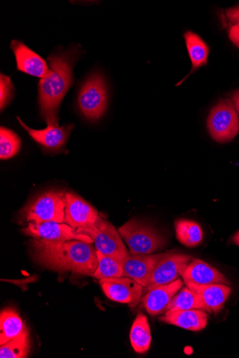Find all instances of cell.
<instances>
[{
  "label": "cell",
  "instance_id": "7402d4cb",
  "mask_svg": "<svg viewBox=\"0 0 239 358\" xmlns=\"http://www.w3.org/2000/svg\"><path fill=\"white\" fill-rule=\"evenodd\" d=\"M175 231L178 241L188 248L198 245L203 238L200 225L190 220L181 219L175 222Z\"/></svg>",
  "mask_w": 239,
  "mask_h": 358
},
{
  "label": "cell",
  "instance_id": "3957f363",
  "mask_svg": "<svg viewBox=\"0 0 239 358\" xmlns=\"http://www.w3.org/2000/svg\"><path fill=\"white\" fill-rule=\"evenodd\" d=\"M75 232L90 237L97 250L115 259L123 266L129 252L111 222L99 217L94 224L80 227Z\"/></svg>",
  "mask_w": 239,
  "mask_h": 358
},
{
  "label": "cell",
  "instance_id": "4316f807",
  "mask_svg": "<svg viewBox=\"0 0 239 358\" xmlns=\"http://www.w3.org/2000/svg\"><path fill=\"white\" fill-rule=\"evenodd\" d=\"M14 94V86L12 83L11 78L1 74L0 78V107L1 111L9 105L12 101Z\"/></svg>",
  "mask_w": 239,
  "mask_h": 358
},
{
  "label": "cell",
  "instance_id": "e0dca14e",
  "mask_svg": "<svg viewBox=\"0 0 239 358\" xmlns=\"http://www.w3.org/2000/svg\"><path fill=\"white\" fill-rule=\"evenodd\" d=\"M158 320L188 331H200L207 327L209 315L207 312L201 310H169Z\"/></svg>",
  "mask_w": 239,
  "mask_h": 358
},
{
  "label": "cell",
  "instance_id": "6da1fadb",
  "mask_svg": "<svg viewBox=\"0 0 239 358\" xmlns=\"http://www.w3.org/2000/svg\"><path fill=\"white\" fill-rule=\"evenodd\" d=\"M31 243L37 262L48 269L92 277L97 268V250L90 243L77 240L48 243L36 239Z\"/></svg>",
  "mask_w": 239,
  "mask_h": 358
},
{
  "label": "cell",
  "instance_id": "8fae6325",
  "mask_svg": "<svg viewBox=\"0 0 239 358\" xmlns=\"http://www.w3.org/2000/svg\"><path fill=\"white\" fill-rule=\"evenodd\" d=\"M65 210L63 223L75 231L80 227L94 224L100 217L97 211L88 203L72 192L64 194Z\"/></svg>",
  "mask_w": 239,
  "mask_h": 358
},
{
  "label": "cell",
  "instance_id": "2e32d148",
  "mask_svg": "<svg viewBox=\"0 0 239 358\" xmlns=\"http://www.w3.org/2000/svg\"><path fill=\"white\" fill-rule=\"evenodd\" d=\"M182 277L187 287L209 284L231 285L217 269L200 259H193Z\"/></svg>",
  "mask_w": 239,
  "mask_h": 358
},
{
  "label": "cell",
  "instance_id": "277c9868",
  "mask_svg": "<svg viewBox=\"0 0 239 358\" xmlns=\"http://www.w3.org/2000/svg\"><path fill=\"white\" fill-rule=\"evenodd\" d=\"M132 255H150L162 249L165 241L149 225L138 220H130L118 230Z\"/></svg>",
  "mask_w": 239,
  "mask_h": 358
},
{
  "label": "cell",
  "instance_id": "d4e9b609",
  "mask_svg": "<svg viewBox=\"0 0 239 358\" xmlns=\"http://www.w3.org/2000/svg\"><path fill=\"white\" fill-rule=\"evenodd\" d=\"M98 266L92 275L95 279L101 280L109 278L123 276V268L115 259L105 255L97 250Z\"/></svg>",
  "mask_w": 239,
  "mask_h": 358
},
{
  "label": "cell",
  "instance_id": "9a60e30c",
  "mask_svg": "<svg viewBox=\"0 0 239 358\" xmlns=\"http://www.w3.org/2000/svg\"><path fill=\"white\" fill-rule=\"evenodd\" d=\"M183 287L184 282L180 278L172 283L155 287L146 292L142 299L144 307L152 316L165 313L170 302Z\"/></svg>",
  "mask_w": 239,
  "mask_h": 358
},
{
  "label": "cell",
  "instance_id": "4fadbf2b",
  "mask_svg": "<svg viewBox=\"0 0 239 358\" xmlns=\"http://www.w3.org/2000/svg\"><path fill=\"white\" fill-rule=\"evenodd\" d=\"M18 120L34 141L50 152H62L74 127L73 124L62 127L48 124L43 129H34L27 127L19 117Z\"/></svg>",
  "mask_w": 239,
  "mask_h": 358
},
{
  "label": "cell",
  "instance_id": "83f0119b",
  "mask_svg": "<svg viewBox=\"0 0 239 358\" xmlns=\"http://www.w3.org/2000/svg\"><path fill=\"white\" fill-rule=\"evenodd\" d=\"M224 15L231 26L239 25V7L226 10Z\"/></svg>",
  "mask_w": 239,
  "mask_h": 358
},
{
  "label": "cell",
  "instance_id": "484cf974",
  "mask_svg": "<svg viewBox=\"0 0 239 358\" xmlns=\"http://www.w3.org/2000/svg\"><path fill=\"white\" fill-rule=\"evenodd\" d=\"M22 142L20 137L11 129L1 127L0 129V158L8 159L20 152Z\"/></svg>",
  "mask_w": 239,
  "mask_h": 358
},
{
  "label": "cell",
  "instance_id": "7c38bea8",
  "mask_svg": "<svg viewBox=\"0 0 239 358\" xmlns=\"http://www.w3.org/2000/svg\"><path fill=\"white\" fill-rule=\"evenodd\" d=\"M169 252L156 255L129 253L123 264V277H128L146 287L156 264Z\"/></svg>",
  "mask_w": 239,
  "mask_h": 358
},
{
  "label": "cell",
  "instance_id": "52a82bcc",
  "mask_svg": "<svg viewBox=\"0 0 239 358\" xmlns=\"http://www.w3.org/2000/svg\"><path fill=\"white\" fill-rule=\"evenodd\" d=\"M62 192L49 191L25 209L24 215L28 222H56L63 223L65 197Z\"/></svg>",
  "mask_w": 239,
  "mask_h": 358
},
{
  "label": "cell",
  "instance_id": "8992f818",
  "mask_svg": "<svg viewBox=\"0 0 239 358\" xmlns=\"http://www.w3.org/2000/svg\"><path fill=\"white\" fill-rule=\"evenodd\" d=\"M207 126L217 143L231 142L239 133V116L230 100H221L210 114Z\"/></svg>",
  "mask_w": 239,
  "mask_h": 358
},
{
  "label": "cell",
  "instance_id": "f546056e",
  "mask_svg": "<svg viewBox=\"0 0 239 358\" xmlns=\"http://www.w3.org/2000/svg\"><path fill=\"white\" fill-rule=\"evenodd\" d=\"M231 102L239 116V90L234 91L231 96Z\"/></svg>",
  "mask_w": 239,
  "mask_h": 358
},
{
  "label": "cell",
  "instance_id": "f1b7e54d",
  "mask_svg": "<svg viewBox=\"0 0 239 358\" xmlns=\"http://www.w3.org/2000/svg\"><path fill=\"white\" fill-rule=\"evenodd\" d=\"M228 36L231 41L239 48V25H233L230 27Z\"/></svg>",
  "mask_w": 239,
  "mask_h": 358
},
{
  "label": "cell",
  "instance_id": "4dcf8cb0",
  "mask_svg": "<svg viewBox=\"0 0 239 358\" xmlns=\"http://www.w3.org/2000/svg\"><path fill=\"white\" fill-rule=\"evenodd\" d=\"M232 243L239 246V231L233 236Z\"/></svg>",
  "mask_w": 239,
  "mask_h": 358
},
{
  "label": "cell",
  "instance_id": "ba28073f",
  "mask_svg": "<svg viewBox=\"0 0 239 358\" xmlns=\"http://www.w3.org/2000/svg\"><path fill=\"white\" fill-rule=\"evenodd\" d=\"M22 231L27 236L48 243L73 240L90 244L93 243L88 236L76 234L69 225L56 222H28L27 227Z\"/></svg>",
  "mask_w": 239,
  "mask_h": 358
},
{
  "label": "cell",
  "instance_id": "cb8c5ba5",
  "mask_svg": "<svg viewBox=\"0 0 239 358\" xmlns=\"http://www.w3.org/2000/svg\"><path fill=\"white\" fill-rule=\"evenodd\" d=\"M29 352V340L27 329L19 336L0 347L1 358H25Z\"/></svg>",
  "mask_w": 239,
  "mask_h": 358
},
{
  "label": "cell",
  "instance_id": "ffe728a7",
  "mask_svg": "<svg viewBox=\"0 0 239 358\" xmlns=\"http://www.w3.org/2000/svg\"><path fill=\"white\" fill-rule=\"evenodd\" d=\"M130 340L134 350L139 354L146 352L151 343V333L147 317L139 314L130 330Z\"/></svg>",
  "mask_w": 239,
  "mask_h": 358
},
{
  "label": "cell",
  "instance_id": "44dd1931",
  "mask_svg": "<svg viewBox=\"0 0 239 358\" xmlns=\"http://www.w3.org/2000/svg\"><path fill=\"white\" fill-rule=\"evenodd\" d=\"M26 328L16 310L12 308L4 310L0 315V345H4L19 336Z\"/></svg>",
  "mask_w": 239,
  "mask_h": 358
},
{
  "label": "cell",
  "instance_id": "d6986e66",
  "mask_svg": "<svg viewBox=\"0 0 239 358\" xmlns=\"http://www.w3.org/2000/svg\"><path fill=\"white\" fill-rule=\"evenodd\" d=\"M184 39L192 63V69L191 73L177 85L183 83L188 77L207 64L210 51L207 43L193 31H187L184 34Z\"/></svg>",
  "mask_w": 239,
  "mask_h": 358
},
{
  "label": "cell",
  "instance_id": "7a4b0ae2",
  "mask_svg": "<svg viewBox=\"0 0 239 358\" xmlns=\"http://www.w3.org/2000/svg\"><path fill=\"white\" fill-rule=\"evenodd\" d=\"M79 56L80 50L75 47L48 58L52 73L41 79L39 85L41 114L48 124L59 126V108L74 83V69Z\"/></svg>",
  "mask_w": 239,
  "mask_h": 358
},
{
  "label": "cell",
  "instance_id": "5bb4252c",
  "mask_svg": "<svg viewBox=\"0 0 239 358\" xmlns=\"http://www.w3.org/2000/svg\"><path fill=\"white\" fill-rule=\"evenodd\" d=\"M11 49L15 54L19 71L41 79L48 78L52 73L45 59L27 47L23 42L13 41Z\"/></svg>",
  "mask_w": 239,
  "mask_h": 358
},
{
  "label": "cell",
  "instance_id": "9c48e42d",
  "mask_svg": "<svg viewBox=\"0 0 239 358\" xmlns=\"http://www.w3.org/2000/svg\"><path fill=\"white\" fill-rule=\"evenodd\" d=\"M102 291L111 300L135 308L142 301L145 287L128 277L109 278L99 280Z\"/></svg>",
  "mask_w": 239,
  "mask_h": 358
},
{
  "label": "cell",
  "instance_id": "5b68a950",
  "mask_svg": "<svg viewBox=\"0 0 239 358\" xmlns=\"http://www.w3.org/2000/svg\"><path fill=\"white\" fill-rule=\"evenodd\" d=\"M108 99V90L104 77L100 74H94L81 88L78 106L86 118L96 120L106 113Z\"/></svg>",
  "mask_w": 239,
  "mask_h": 358
},
{
  "label": "cell",
  "instance_id": "ac0fdd59",
  "mask_svg": "<svg viewBox=\"0 0 239 358\" xmlns=\"http://www.w3.org/2000/svg\"><path fill=\"white\" fill-rule=\"evenodd\" d=\"M188 287L200 296L207 313L215 315L224 308L231 294V287L224 284L191 285Z\"/></svg>",
  "mask_w": 239,
  "mask_h": 358
},
{
  "label": "cell",
  "instance_id": "30bf717a",
  "mask_svg": "<svg viewBox=\"0 0 239 358\" xmlns=\"http://www.w3.org/2000/svg\"><path fill=\"white\" fill-rule=\"evenodd\" d=\"M192 259V256L170 252L156 264L145 287L146 292L155 287L172 283L178 280Z\"/></svg>",
  "mask_w": 239,
  "mask_h": 358
},
{
  "label": "cell",
  "instance_id": "603a6c76",
  "mask_svg": "<svg viewBox=\"0 0 239 358\" xmlns=\"http://www.w3.org/2000/svg\"><path fill=\"white\" fill-rule=\"evenodd\" d=\"M201 310L207 312L200 296L188 287H182L169 304L168 310Z\"/></svg>",
  "mask_w": 239,
  "mask_h": 358
}]
</instances>
